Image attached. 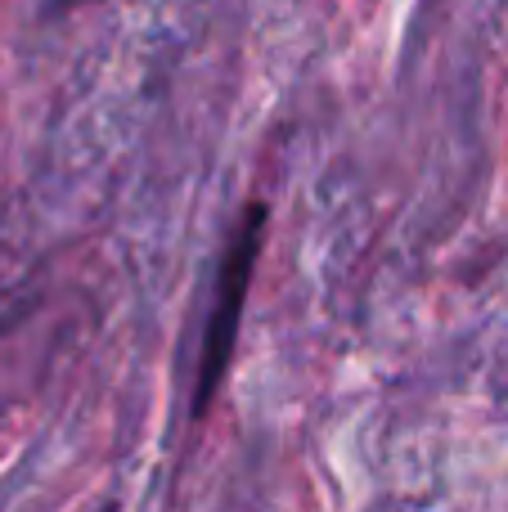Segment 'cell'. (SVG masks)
<instances>
[{"label":"cell","instance_id":"1","mask_svg":"<svg viewBox=\"0 0 508 512\" xmlns=\"http://www.w3.org/2000/svg\"><path fill=\"white\" fill-rule=\"evenodd\" d=\"M261 230H266V207L252 203L221 256V270H216V301H212V319H207L203 360H198V382H194V418H203L212 409L216 387L225 382V369H230L243 297H248L252 265H257V248H261Z\"/></svg>","mask_w":508,"mask_h":512}]
</instances>
